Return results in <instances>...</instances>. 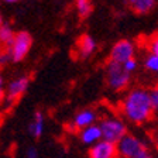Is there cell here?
I'll list each match as a JSON object with an SVG mask.
<instances>
[{"label":"cell","mask_w":158,"mask_h":158,"mask_svg":"<svg viewBox=\"0 0 158 158\" xmlns=\"http://www.w3.org/2000/svg\"><path fill=\"white\" fill-rule=\"evenodd\" d=\"M120 112L123 117L131 124H147L155 116L150 98V89L144 86H134L128 89L120 100Z\"/></svg>","instance_id":"6da1fadb"},{"label":"cell","mask_w":158,"mask_h":158,"mask_svg":"<svg viewBox=\"0 0 158 158\" xmlns=\"http://www.w3.org/2000/svg\"><path fill=\"white\" fill-rule=\"evenodd\" d=\"M118 158H157L145 138L128 133L117 144Z\"/></svg>","instance_id":"7a4b0ae2"},{"label":"cell","mask_w":158,"mask_h":158,"mask_svg":"<svg viewBox=\"0 0 158 158\" xmlns=\"http://www.w3.org/2000/svg\"><path fill=\"white\" fill-rule=\"evenodd\" d=\"M98 124L100 127V130H102L103 140L110 141L113 144H118L128 134L127 123L118 116L114 114L102 116Z\"/></svg>","instance_id":"3957f363"},{"label":"cell","mask_w":158,"mask_h":158,"mask_svg":"<svg viewBox=\"0 0 158 158\" xmlns=\"http://www.w3.org/2000/svg\"><path fill=\"white\" fill-rule=\"evenodd\" d=\"M105 81L112 92H123L131 83V73H128L122 64L107 61L105 65Z\"/></svg>","instance_id":"277c9868"},{"label":"cell","mask_w":158,"mask_h":158,"mask_svg":"<svg viewBox=\"0 0 158 158\" xmlns=\"http://www.w3.org/2000/svg\"><path fill=\"white\" fill-rule=\"evenodd\" d=\"M31 47H33V35L26 30H21L16 33L11 45L7 48V52L10 54L13 62H21L30 54Z\"/></svg>","instance_id":"5b68a950"},{"label":"cell","mask_w":158,"mask_h":158,"mask_svg":"<svg viewBox=\"0 0 158 158\" xmlns=\"http://www.w3.org/2000/svg\"><path fill=\"white\" fill-rule=\"evenodd\" d=\"M135 54H137V47L134 41L128 38H122L112 45L110 52H109V61L123 65L127 61L135 58Z\"/></svg>","instance_id":"8992f818"},{"label":"cell","mask_w":158,"mask_h":158,"mask_svg":"<svg viewBox=\"0 0 158 158\" xmlns=\"http://www.w3.org/2000/svg\"><path fill=\"white\" fill-rule=\"evenodd\" d=\"M98 120H99V114L95 109L85 107V109H82V110H79V112L75 113V116H73L71 123H69L68 128L72 130V131L79 133L81 130L89 127V126L98 124V123H96Z\"/></svg>","instance_id":"52a82bcc"},{"label":"cell","mask_w":158,"mask_h":158,"mask_svg":"<svg viewBox=\"0 0 158 158\" xmlns=\"http://www.w3.org/2000/svg\"><path fill=\"white\" fill-rule=\"evenodd\" d=\"M30 88V78L27 75H21L11 79L6 86V102L7 105H13L17 102Z\"/></svg>","instance_id":"ba28073f"},{"label":"cell","mask_w":158,"mask_h":158,"mask_svg":"<svg viewBox=\"0 0 158 158\" xmlns=\"http://www.w3.org/2000/svg\"><path fill=\"white\" fill-rule=\"evenodd\" d=\"M88 155L89 158H118L117 144L102 140L89 148Z\"/></svg>","instance_id":"9c48e42d"},{"label":"cell","mask_w":158,"mask_h":158,"mask_svg":"<svg viewBox=\"0 0 158 158\" xmlns=\"http://www.w3.org/2000/svg\"><path fill=\"white\" fill-rule=\"evenodd\" d=\"M98 49V43H96L95 37L90 34H82L76 40V51L81 58H89L96 52Z\"/></svg>","instance_id":"30bf717a"},{"label":"cell","mask_w":158,"mask_h":158,"mask_svg":"<svg viewBox=\"0 0 158 158\" xmlns=\"http://www.w3.org/2000/svg\"><path fill=\"white\" fill-rule=\"evenodd\" d=\"M78 138L83 145H88V147L90 148L95 144H98L99 141H102L103 140L102 130H100L99 124L89 126V127L83 128V130H81V131L78 133Z\"/></svg>","instance_id":"8fae6325"},{"label":"cell","mask_w":158,"mask_h":158,"mask_svg":"<svg viewBox=\"0 0 158 158\" xmlns=\"http://www.w3.org/2000/svg\"><path fill=\"white\" fill-rule=\"evenodd\" d=\"M27 130H28V134L34 138V140H38V138L43 137L44 130H45V117H44V113L41 110H35L30 120L28 126H27Z\"/></svg>","instance_id":"7c38bea8"},{"label":"cell","mask_w":158,"mask_h":158,"mask_svg":"<svg viewBox=\"0 0 158 158\" xmlns=\"http://www.w3.org/2000/svg\"><path fill=\"white\" fill-rule=\"evenodd\" d=\"M126 4H127L128 9L131 10L133 13L138 14V16L150 14L158 6V3L155 0H128V2H126Z\"/></svg>","instance_id":"4fadbf2b"},{"label":"cell","mask_w":158,"mask_h":158,"mask_svg":"<svg viewBox=\"0 0 158 158\" xmlns=\"http://www.w3.org/2000/svg\"><path fill=\"white\" fill-rule=\"evenodd\" d=\"M16 33L17 31H14L10 24L4 23L3 26H0V45H3L6 49L9 48L16 37Z\"/></svg>","instance_id":"5bb4252c"},{"label":"cell","mask_w":158,"mask_h":158,"mask_svg":"<svg viewBox=\"0 0 158 158\" xmlns=\"http://www.w3.org/2000/svg\"><path fill=\"white\" fill-rule=\"evenodd\" d=\"M143 66H144V69L147 72L157 76L158 75V55L157 54H152L147 51V54L143 58Z\"/></svg>","instance_id":"9a60e30c"},{"label":"cell","mask_w":158,"mask_h":158,"mask_svg":"<svg viewBox=\"0 0 158 158\" xmlns=\"http://www.w3.org/2000/svg\"><path fill=\"white\" fill-rule=\"evenodd\" d=\"M93 3L89 0H78L75 2V10L79 19H88L90 14L93 13Z\"/></svg>","instance_id":"2e32d148"},{"label":"cell","mask_w":158,"mask_h":158,"mask_svg":"<svg viewBox=\"0 0 158 158\" xmlns=\"http://www.w3.org/2000/svg\"><path fill=\"white\" fill-rule=\"evenodd\" d=\"M150 98H151L154 114L158 116V83H155L154 86H151V88H150Z\"/></svg>","instance_id":"e0dca14e"},{"label":"cell","mask_w":158,"mask_h":158,"mask_svg":"<svg viewBox=\"0 0 158 158\" xmlns=\"http://www.w3.org/2000/svg\"><path fill=\"white\" fill-rule=\"evenodd\" d=\"M147 49L148 52H152L158 55V34H154L152 37H150L147 40Z\"/></svg>","instance_id":"ac0fdd59"},{"label":"cell","mask_w":158,"mask_h":158,"mask_svg":"<svg viewBox=\"0 0 158 158\" xmlns=\"http://www.w3.org/2000/svg\"><path fill=\"white\" fill-rule=\"evenodd\" d=\"M138 65H140V62H138V59H137V58H133V59H130V61H127L126 64H123L124 69L127 71L128 73H131V75L138 69Z\"/></svg>","instance_id":"d6986e66"},{"label":"cell","mask_w":158,"mask_h":158,"mask_svg":"<svg viewBox=\"0 0 158 158\" xmlns=\"http://www.w3.org/2000/svg\"><path fill=\"white\" fill-rule=\"evenodd\" d=\"M24 155H26V158H40V151L35 145H28L26 148Z\"/></svg>","instance_id":"ffe728a7"},{"label":"cell","mask_w":158,"mask_h":158,"mask_svg":"<svg viewBox=\"0 0 158 158\" xmlns=\"http://www.w3.org/2000/svg\"><path fill=\"white\" fill-rule=\"evenodd\" d=\"M10 62H13V61H11L10 54L7 52V49L0 51V66H6V65H9Z\"/></svg>","instance_id":"44dd1931"},{"label":"cell","mask_w":158,"mask_h":158,"mask_svg":"<svg viewBox=\"0 0 158 158\" xmlns=\"http://www.w3.org/2000/svg\"><path fill=\"white\" fill-rule=\"evenodd\" d=\"M6 82H4V76L0 72V103L6 100Z\"/></svg>","instance_id":"7402d4cb"},{"label":"cell","mask_w":158,"mask_h":158,"mask_svg":"<svg viewBox=\"0 0 158 158\" xmlns=\"http://www.w3.org/2000/svg\"><path fill=\"white\" fill-rule=\"evenodd\" d=\"M152 144H154L155 150L158 152V127H155V130L152 131Z\"/></svg>","instance_id":"603a6c76"},{"label":"cell","mask_w":158,"mask_h":158,"mask_svg":"<svg viewBox=\"0 0 158 158\" xmlns=\"http://www.w3.org/2000/svg\"><path fill=\"white\" fill-rule=\"evenodd\" d=\"M4 3H6V4H17L19 2H17V0H6Z\"/></svg>","instance_id":"cb8c5ba5"},{"label":"cell","mask_w":158,"mask_h":158,"mask_svg":"<svg viewBox=\"0 0 158 158\" xmlns=\"http://www.w3.org/2000/svg\"><path fill=\"white\" fill-rule=\"evenodd\" d=\"M4 21H3V14H2V11H0V26H3Z\"/></svg>","instance_id":"d4e9b609"},{"label":"cell","mask_w":158,"mask_h":158,"mask_svg":"<svg viewBox=\"0 0 158 158\" xmlns=\"http://www.w3.org/2000/svg\"><path fill=\"white\" fill-rule=\"evenodd\" d=\"M157 79H158V75H157Z\"/></svg>","instance_id":"484cf974"},{"label":"cell","mask_w":158,"mask_h":158,"mask_svg":"<svg viewBox=\"0 0 158 158\" xmlns=\"http://www.w3.org/2000/svg\"><path fill=\"white\" fill-rule=\"evenodd\" d=\"M0 4H2V2H0Z\"/></svg>","instance_id":"4316f807"}]
</instances>
